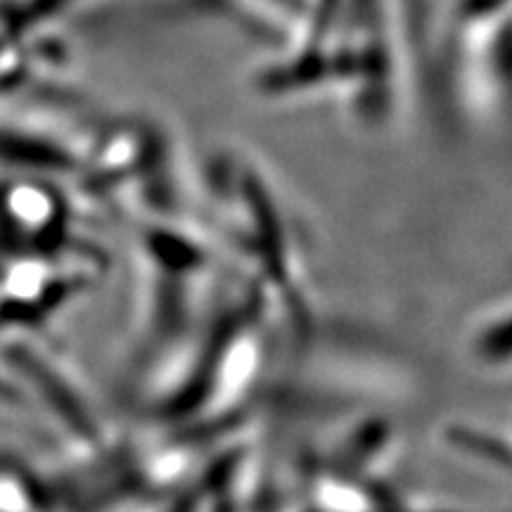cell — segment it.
I'll use <instances>...</instances> for the list:
<instances>
[{
  "label": "cell",
  "instance_id": "obj_1",
  "mask_svg": "<svg viewBox=\"0 0 512 512\" xmlns=\"http://www.w3.org/2000/svg\"><path fill=\"white\" fill-rule=\"evenodd\" d=\"M403 5L420 98L460 133L505 121L510 0H403Z\"/></svg>",
  "mask_w": 512,
  "mask_h": 512
},
{
  "label": "cell",
  "instance_id": "obj_2",
  "mask_svg": "<svg viewBox=\"0 0 512 512\" xmlns=\"http://www.w3.org/2000/svg\"><path fill=\"white\" fill-rule=\"evenodd\" d=\"M325 100L375 136L413 117L420 93L403 0H347Z\"/></svg>",
  "mask_w": 512,
  "mask_h": 512
},
{
  "label": "cell",
  "instance_id": "obj_3",
  "mask_svg": "<svg viewBox=\"0 0 512 512\" xmlns=\"http://www.w3.org/2000/svg\"><path fill=\"white\" fill-rule=\"evenodd\" d=\"M347 0H302L287 34L254 69L252 88L271 102L325 100Z\"/></svg>",
  "mask_w": 512,
  "mask_h": 512
}]
</instances>
